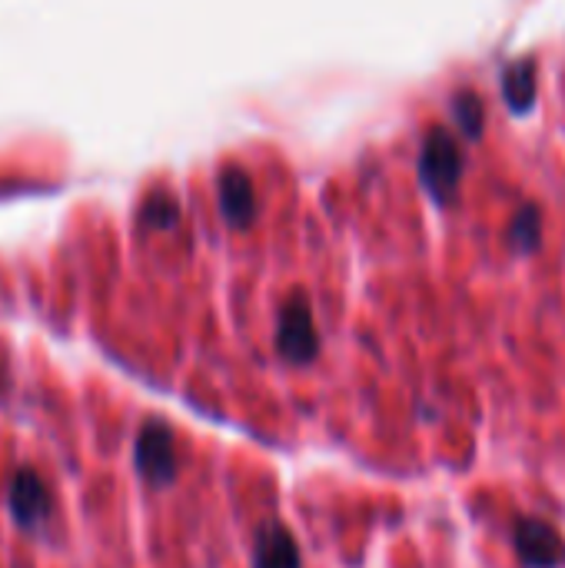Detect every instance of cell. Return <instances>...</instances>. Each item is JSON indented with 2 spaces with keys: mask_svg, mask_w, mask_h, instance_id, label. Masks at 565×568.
I'll use <instances>...</instances> for the list:
<instances>
[{
  "mask_svg": "<svg viewBox=\"0 0 565 568\" xmlns=\"http://www.w3.org/2000/svg\"><path fill=\"white\" fill-rule=\"evenodd\" d=\"M420 180L430 190L436 203H453L463 180V150L456 136L443 126H436L420 150Z\"/></svg>",
  "mask_w": 565,
  "mask_h": 568,
  "instance_id": "cell-1",
  "label": "cell"
},
{
  "mask_svg": "<svg viewBox=\"0 0 565 568\" xmlns=\"http://www.w3.org/2000/svg\"><path fill=\"white\" fill-rule=\"evenodd\" d=\"M133 466L140 473L143 483L150 486H170L176 479V436L167 423L160 419H147L137 433V446H133Z\"/></svg>",
  "mask_w": 565,
  "mask_h": 568,
  "instance_id": "cell-2",
  "label": "cell"
},
{
  "mask_svg": "<svg viewBox=\"0 0 565 568\" xmlns=\"http://www.w3.org/2000/svg\"><path fill=\"white\" fill-rule=\"evenodd\" d=\"M276 349L286 363L306 366L320 356V333L313 323V310L310 300L303 293H293L283 310H280V323H276Z\"/></svg>",
  "mask_w": 565,
  "mask_h": 568,
  "instance_id": "cell-3",
  "label": "cell"
},
{
  "mask_svg": "<svg viewBox=\"0 0 565 568\" xmlns=\"http://www.w3.org/2000/svg\"><path fill=\"white\" fill-rule=\"evenodd\" d=\"M7 509L17 529L23 532H37L50 523L53 513V499L50 489L43 486V479L33 469H17L7 483Z\"/></svg>",
  "mask_w": 565,
  "mask_h": 568,
  "instance_id": "cell-4",
  "label": "cell"
},
{
  "mask_svg": "<svg viewBox=\"0 0 565 568\" xmlns=\"http://www.w3.org/2000/svg\"><path fill=\"white\" fill-rule=\"evenodd\" d=\"M516 556L526 568H559L565 562V542L546 519H519L513 529Z\"/></svg>",
  "mask_w": 565,
  "mask_h": 568,
  "instance_id": "cell-5",
  "label": "cell"
},
{
  "mask_svg": "<svg viewBox=\"0 0 565 568\" xmlns=\"http://www.w3.org/2000/svg\"><path fill=\"white\" fill-rule=\"evenodd\" d=\"M216 196H220V213L230 226L243 230L256 220V190H253V180L243 166H223L220 170Z\"/></svg>",
  "mask_w": 565,
  "mask_h": 568,
  "instance_id": "cell-6",
  "label": "cell"
},
{
  "mask_svg": "<svg viewBox=\"0 0 565 568\" xmlns=\"http://www.w3.org/2000/svg\"><path fill=\"white\" fill-rule=\"evenodd\" d=\"M253 568H303L300 546L283 523L270 519L260 526L256 549H253Z\"/></svg>",
  "mask_w": 565,
  "mask_h": 568,
  "instance_id": "cell-7",
  "label": "cell"
},
{
  "mask_svg": "<svg viewBox=\"0 0 565 568\" xmlns=\"http://www.w3.org/2000/svg\"><path fill=\"white\" fill-rule=\"evenodd\" d=\"M503 100L516 110L526 113L536 100V60L523 57L503 70Z\"/></svg>",
  "mask_w": 565,
  "mask_h": 568,
  "instance_id": "cell-8",
  "label": "cell"
},
{
  "mask_svg": "<svg viewBox=\"0 0 565 568\" xmlns=\"http://www.w3.org/2000/svg\"><path fill=\"white\" fill-rule=\"evenodd\" d=\"M539 236H543V213L536 206H523L509 226V243L519 253H533L539 246Z\"/></svg>",
  "mask_w": 565,
  "mask_h": 568,
  "instance_id": "cell-9",
  "label": "cell"
},
{
  "mask_svg": "<svg viewBox=\"0 0 565 568\" xmlns=\"http://www.w3.org/2000/svg\"><path fill=\"white\" fill-rule=\"evenodd\" d=\"M453 113H456V123H460V130H463L470 140H476V136L483 133L486 110H483V100H480L473 90H460V93L453 97Z\"/></svg>",
  "mask_w": 565,
  "mask_h": 568,
  "instance_id": "cell-10",
  "label": "cell"
},
{
  "mask_svg": "<svg viewBox=\"0 0 565 568\" xmlns=\"http://www.w3.org/2000/svg\"><path fill=\"white\" fill-rule=\"evenodd\" d=\"M180 220V206L170 193H153L143 206V223L153 230H173Z\"/></svg>",
  "mask_w": 565,
  "mask_h": 568,
  "instance_id": "cell-11",
  "label": "cell"
}]
</instances>
